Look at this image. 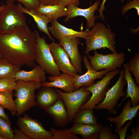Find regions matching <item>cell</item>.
I'll return each instance as SVG.
<instances>
[{
	"label": "cell",
	"instance_id": "6da1fadb",
	"mask_svg": "<svg viewBox=\"0 0 139 139\" xmlns=\"http://www.w3.org/2000/svg\"><path fill=\"white\" fill-rule=\"evenodd\" d=\"M37 42L34 32L27 25L8 33L0 34V54L2 58L21 67L33 68L37 65Z\"/></svg>",
	"mask_w": 139,
	"mask_h": 139
},
{
	"label": "cell",
	"instance_id": "7a4b0ae2",
	"mask_svg": "<svg viewBox=\"0 0 139 139\" xmlns=\"http://www.w3.org/2000/svg\"><path fill=\"white\" fill-rule=\"evenodd\" d=\"M116 34L103 23L98 22L91 29L88 30L84 39L86 46L85 54L87 56L92 50L107 48L113 53L117 52L115 48Z\"/></svg>",
	"mask_w": 139,
	"mask_h": 139
},
{
	"label": "cell",
	"instance_id": "3957f363",
	"mask_svg": "<svg viewBox=\"0 0 139 139\" xmlns=\"http://www.w3.org/2000/svg\"><path fill=\"white\" fill-rule=\"evenodd\" d=\"M41 86V83L37 81H16L14 90V100L17 116H20L31 108L36 105L35 92Z\"/></svg>",
	"mask_w": 139,
	"mask_h": 139
},
{
	"label": "cell",
	"instance_id": "277c9868",
	"mask_svg": "<svg viewBox=\"0 0 139 139\" xmlns=\"http://www.w3.org/2000/svg\"><path fill=\"white\" fill-rule=\"evenodd\" d=\"M23 13L14 2L7 0L0 13V34L10 33L27 25Z\"/></svg>",
	"mask_w": 139,
	"mask_h": 139
},
{
	"label": "cell",
	"instance_id": "5b68a950",
	"mask_svg": "<svg viewBox=\"0 0 139 139\" xmlns=\"http://www.w3.org/2000/svg\"><path fill=\"white\" fill-rule=\"evenodd\" d=\"M34 31L37 42L35 61L47 74L51 76L59 75L60 70L55 62L49 44L45 37H41L37 31L34 29Z\"/></svg>",
	"mask_w": 139,
	"mask_h": 139
},
{
	"label": "cell",
	"instance_id": "8992f818",
	"mask_svg": "<svg viewBox=\"0 0 139 139\" xmlns=\"http://www.w3.org/2000/svg\"><path fill=\"white\" fill-rule=\"evenodd\" d=\"M119 72L118 69L110 71L96 83L89 86H85V90L92 93V95L88 101L81 106L80 109H93L96 105L102 101L109 89L108 86L110 84L111 81Z\"/></svg>",
	"mask_w": 139,
	"mask_h": 139
},
{
	"label": "cell",
	"instance_id": "52a82bcc",
	"mask_svg": "<svg viewBox=\"0 0 139 139\" xmlns=\"http://www.w3.org/2000/svg\"><path fill=\"white\" fill-rule=\"evenodd\" d=\"M87 56L90 60V66L97 71L103 70L109 71H115L117 68L121 67L125 60V54L122 52L103 55L94 50L93 56L89 54Z\"/></svg>",
	"mask_w": 139,
	"mask_h": 139
},
{
	"label": "cell",
	"instance_id": "ba28073f",
	"mask_svg": "<svg viewBox=\"0 0 139 139\" xmlns=\"http://www.w3.org/2000/svg\"><path fill=\"white\" fill-rule=\"evenodd\" d=\"M124 70L120 72L118 79L115 84L108 89L106 93L105 97L100 103L96 105L94 109L97 110L105 109L111 114L116 115L115 107L119 98L124 97L126 93L124 90V87L126 84L123 79Z\"/></svg>",
	"mask_w": 139,
	"mask_h": 139
},
{
	"label": "cell",
	"instance_id": "9c48e42d",
	"mask_svg": "<svg viewBox=\"0 0 139 139\" xmlns=\"http://www.w3.org/2000/svg\"><path fill=\"white\" fill-rule=\"evenodd\" d=\"M84 87V86H83L77 90L68 92H63L57 89L66 108L70 123L73 120L81 106L89 98L91 93L86 91Z\"/></svg>",
	"mask_w": 139,
	"mask_h": 139
},
{
	"label": "cell",
	"instance_id": "30bf717a",
	"mask_svg": "<svg viewBox=\"0 0 139 139\" xmlns=\"http://www.w3.org/2000/svg\"><path fill=\"white\" fill-rule=\"evenodd\" d=\"M16 125L30 139H51L52 134L37 120L26 114L19 116Z\"/></svg>",
	"mask_w": 139,
	"mask_h": 139
},
{
	"label": "cell",
	"instance_id": "8fae6325",
	"mask_svg": "<svg viewBox=\"0 0 139 139\" xmlns=\"http://www.w3.org/2000/svg\"><path fill=\"white\" fill-rule=\"evenodd\" d=\"M50 51L56 64L63 73L75 76L77 73L70 60L69 57L59 43L54 41L49 44Z\"/></svg>",
	"mask_w": 139,
	"mask_h": 139
},
{
	"label": "cell",
	"instance_id": "7c38bea8",
	"mask_svg": "<svg viewBox=\"0 0 139 139\" xmlns=\"http://www.w3.org/2000/svg\"><path fill=\"white\" fill-rule=\"evenodd\" d=\"M100 2L96 1L94 4L86 8H81L75 5L70 4L66 6L67 15L64 19L66 23L71 19L79 16L84 17L87 20L86 30H89L95 24V21L98 18V16L94 15L95 12L98 9Z\"/></svg>",
	"mask_w": 139,
	"mask_h": 139
},
{
	"label": "cell",
	"instance_id": "4fadbf2b",
	"mask_svg": "<svg viewBox=\"0 0 139 139\" xmlns=\"http://www.w3.org/2000/svg\"><path fill=\"white\" fill-rule=\"evenodd\" d=\"M80 38H64L59 40L70 59L72 64L79 75L83 74V61L78 47L81 44Z\"/></svg>",
	"mask_w": 139,
	"mask_h": 139
},
{
	"label": "cell",
	"instance_id": "5bb4252c",
	"mask_svg": "<svg viewBox=\"0 0 139 139\" xmlns=\"http://www.w3.org/2000/svg\"><path fill=\"white\" fill-rule=\"evenodd\" d=\"M83 61L87 71L84 74H77L75 76L74 84L75 90L84 86H87L91 85L94 84V81L95 80L102 78L104 76L110 72L107 70L98 71L93 69L90 66L89 59L85 54L83 55Z\"/></svg>",
	"mask_w": 139,
	"mask_h": 139
},
{
	"label": "cell",
	"instance_id": "9a60e30c",
	"mask_svg": "<svg viewBox=\"0 0 139 139\" xmlns=\"http://www.w3.org/2000/svg\"><path fill=\"white\" fill-rule=\"evenodd\" d=\"M42 86L36 95V105L46 110L61 98L56 88Z\"/></svg>",
	"mask_w": 139,
	"mask_h": 139
},
{
	"label": "cell",
	"instance_id": "2e32d148",
	"mask_svg": "<svg viewBox=\"0 0 139 139\" xmlns=\"http://www.w3.org/2000/svg\"><path fill=\"white\" fill-rule=\"evenodd\" d=\"M75 76L63 73L56 76H49L50 82L45 81L41 83V86L52 87L63 90L65 92L75 91L74 87Z\"/></svg>",
	"mask_w": 139,
	"mask_h": 139
},
{
	"label": "cell",
	"instance_id": "e0dca14e",
	"mask_svg": "<svg viewBox=\"0 0 139 139\" xmlns=\"http://www.w3.org/2000/svg\"><path fill=\"white\" fill-rule=\"evenodd\" d=\"M127 63L124 64V74L123 79L125 80L127 84L126 95L122 100L120 103L116 108V110L123 102L126 99L130 98L132 106L137 105L139 101V87L134 82L131 72L127 67Z\"/></svg>",
	"mask_w": 139,
	"mask_h": 139
},
{
	"label": "cell",
	"instance_id": "ac0fdd59",
	"mask_svg": "<svg viewBox=\"0 0 139 139\" xmlns=\"http://www.w3.org/2000/svg\"><path fill=\"white\" fill-rule=\"evenodd\" d=\"M45 110L57 126L63 127L70 123L68 114L61 99Z\"/></svg>",
	"mask_w": 139,
	"mask_h": 139
},
{
	"label": "cell",
	"instance_id": "d6986e66",
	"mask_svg": "<svg viewBox=\"0 0 139 139\" xmlns=\"http://www.w3.org/2000/svg\"><path fill=\"white\" fill-rule=\"evenodd\" d=\"M51 23V26H48L49 31L58 41L65 38L78 37L84 39L87 31L89 30L78 31L60 24L57 20L54 21Z\"/></svg>",
	"mask_w": 139,
	"mask_h": 139
},
{
	"label": "cell",
	"instance_id": "ffe728a7",
	"mask_svg": "<svg viewBox=\"0 0 139 139\" xmlns=\"http://www.w3.org/2000/svg\"><path fill=\"white\" fill-rule=\"evenodd\" d=\"M103 126L99 123L96 124L74 123L69 129L74 135H80L83 139H99V133Z\"/></svg>",
	"mask_w": 139,
	"mask_h": 139
},
{
	"label": "cell",
	"instance_id": "44dd1931",
	"mask_svg": "<svg viewBox=\"0 0 139 139\" xmlns=\"http://www.w3.org/2000/svg\"><path fill=\"white\" fill-rule=\"evenodd\" d=\"M139 109V105L132 106L130 99H129L124 107L122 111L118 116L115 117H107V119L111 123H113L116 126L114 130L121 129L126 122L132 121L135 118Z\"/></svg>",
	"mask_w": 139,
	"mask_h": 139
},
{
	"label": "cell",
	"instance_id": "7402d4cb",
	"mask_svg": "<svg viewBox=\"0 0 139 139\" xmlns=\"http://www.w3.org/2000/svg\"><path fill=\"white\" fill-rule=\"evenodd\" d=\"M31 70H22L17 72L13 79L16 80L25 81H37L41 83L46 81V73L38 65H36Z\"/></svg>",
	"mask_w": 139,
	"mask_h": 139
},
{
	"label": "cell",
	"instance_id": "603a6c76",
	"mask_svg": "<svg viewBox=\"0 0 139 139\" xmlns=\"http://www.w3.org/2000/svg\"><path fill=\"white\" fill-rule=\"evenodd\" d=\"M34 11L38 13L47 16L50 20L51 22L57 20L59 18L66 17L67 15L66 7L57 4L40 5Z\"/></svg>",
	"mask_w": 139,
	"mask_h": 139
},
{
	"label": "cell",
	"instance_id": "cb8c5ba5",
	"mask_svg": "<svg viewBox=\"0 0 139 139\" xmlns=\"http://www.w3.org/2000/svg\"><path fill=\"white\" fill-rule=\"evenodd\" d=\"M17 6L23 13L28 14L33 18L39 30L45 33L52 41H54V39L51 36L48 30V24L51 22L47 16L38 13L34 11L28 10L20 4H18Z\"/></svg>",
	"mask_w": 139,
	"mask_h": 139
},
{
	"label": "cell",
	"instance_id": "d4e9b609",
	"mask_svg": "<svg viewBox=\"0 0 139 139\" xmlns=\"http://www.w3.org/2000/svg\"><path fill=\"white\" fill-rule=\"evenodd\" d=\"M73 120L74 123L90 124L98 123L97 118L94 116L92 109H80L75 114Z\"/></svg>",
	"mask_w": 139,
	"mask_h": 139
},
{
	"label": "cell",
	"instance_id": "484cf974",
	"mask_svg": "<svg viewBox=\"0 0 139 139\" xmlns=\"http://www.w3.org/2000/svg\"><path fill=\"white\" fill-rule=\"evenodd\" d=\"M21 67L13 64L3 58H0V79H13L15 74L21 70Z\"/></svg>",
	"mask_w": 139,
	"mask_h": 139
},
{
	"label": "cell",
	"instance_id": "4316f807",
	"mask_svg": "<svg viewBox=\"0 0 139 139\" xmlns=\"http://www.w3.org/2000/svg\"><path fill=\"white\" fill-rule=\"evenodd\" d=\"M13 95V91L0 92V105L8 110L12 115L14 116L16 115V108Z\"/></svg>",
	"mask_w": 139,
	"mask_h": 139
},
{
	"label": "cell",
	"instance_id": "83f0119b",
	"mask_svg": "<svg viewBox=\"0 0 139 139\" xmlns=\"http://www.w3.org/2000/svg\"><path fill=\"white\" fill-rule=\"evenodd\" d=\"M129 70L133 74L136 84L139 85V53H136L134 56L131 57L129 62L127 63Z\"/></svg>",
	"mask_w": 139,
	"mask_h": 139
},
{
	"label": "cell",
	"instance_id": "f1b7e54d",
	"mask_svg": "<svg viewBox=\"0 0 139 139\" xmlns=\"http://www.w3.org/2000/svg\"><path fill=\"white\" fill-rule=\"evenodd\" d=\"M52 135L51 139H80L75 135L72 134L69 129H56L53 128L50 131Z\"/></svg>",
	"mask_w": 139,
	"mask_h": 139
},
{
	"label": "cell",
	"instance_id": "f546056e",
	"mask_svg": "<svg viewBox=\"0 0 139 139\" xmlns=\"http://www.w3.org/2000/svg\"><path fill=\"white\" fill-rule=\"evenodd\" d=\"M11 125L5 119L0 116V135L4 139H13L14 134Z\"/></svg>",
	"mask_w": 139,
	"mask_h": 139
},
{
	"label": "cell",
	"instance_id": "4dcf8cb0",
	"mask_svg": "<svg viewBox=\"0 0 139 139\" xmlns=\"http://www.w3.org/2000/svg\"><path fill=\"white\" fill-rule=\"evenodd\" d=\"M16 80L14 79H0V92H11L14 90Z\"/></svg>",
	"mask_w": 139,
	"mask_h": 139
},
{
	"label": "cell",
	"instance_id": "1f68e13d",
	"mask_svg": "<svg viewBox=\"0 0 139 139\" xmlns=\"http://www.w3.org/2000/svg\"><path fill=\"white\" fill-rule=\"evenodd\" d=\"M100 139H117L118 135L112 133L110 127L107 125L103 127L98 133Z\"/></svg>",
	"mask_w": 139,
	"mask_h": 139
},
{
	"label": "cell",
	"instance_id": "d6a6232c",
	"mask_svg": "<svg viewBox=\"0 0 139 139\" xmlns=\"http://www.w3.org/2000/svg\"><path fill=\"white\" fill-rule=\"evenodd\" d=\"M14 2L17 1L22 4L24 7L29 10L35 11L40 5L39 0H7Z\"/></svg>",
	"mask_w": 139,
	"mask_h": 139
},
{
	"label": "cell",
	"instance_id": "836d02e7",
	"mask_svg": "<svg viewBox=\"0 0 139 139\" xmlns=\"http://www.w3.org/2000/svg\"><path fill=\"white\" fill-rule=\"evenodd\" d=\"M134 8L136 10L137 14L139 16V0H133L127 2L122 6L121 12L124 15L130 9Z\"/></svg>",
	"mask_w": 139,
	"mask_h": 139
},
{
	"label": "cell",
	"instance_id": "e575fe53",
	"mask_svg": "<svg viewBox=\"0 0 139 139\" xmlns=\"http://www.w3.org/2000/svg\"><path fill=\"white\" fill-rule=\"evenodd\" d=\"M132 124V121L129 120L123 128L118 130L114 129L113 131L118 134L120 139H125L128 129Z\"/></svg>",
	"mask_w": 139,
	"mask_h": 139
},
{
	"label": "cell",
	"instance_id": "d590c367",
	"mask_svg": "<svg viewBox=\"0 0 139 139\" xmlns=\"http://www.w3.org/2000/svg\"><path fill=\"white\" fill-rule=\"evenodd\" d=\"M80 0H57L56 4L66 7L70 5L73 4L78 6L80 4Z\"/></svg>",
	"mask_w": 139,
	"mask_h": 139
},
{
	"label": "cell",
	"instance_id": "8d00e7d4",
	"mask_svg": "<svg viewBox=\"0 0 139 139\" xmlns=\"http://www.w3.org/2000/svg\"><path fill=\"white\" fill-rule=\"evenodd\" d=\"M13 139H30L20 129L15 128L13 130Z\"/></svg>",
	"mask_w": 139,
	"mask_h": 139
},
{
	"label": "cell",
	"instance_id": "74e56055",
	"mask_svg": "<svg viewBox=\"0 0 139 139\" xmlns=\"http://www.w3.org/2000/svg\"><path fill=\"white\" fill-rule=\"evenodd\" d=\"M132 134L129 135L126 134V137L127 139H138L139 138V125H137L132 128Z\"/></svg>",
	"mask_w": 139,
	"mask_h": 139
},
{
	"label": "cell",
	"instance_id": "f35d334b",
	"mask_svg": "<svg viewBox=\"0 0 139 139\" xmlns=\"http://www.w3.org/2000/svg\"><path fill=\"white\" fill-rule=\"evenodd\" d=\"M106 0H102V2L100 5L99 8L98 10V13H99V16H98V18H101L104 22H105L104 19V16L103 14V11L105 10V3ZM125 0H121V2L123 3Z\"/></svg>",
	"mask_w": 139,
	"mask_h": 139
},
{
	"label": "cell",
	"instance_id": "ab89813d",
	"mask_svg": "<svg viewBox=\"0 0 139 139\" xmlns=\"http://www.w3.org/2000/svg\"><path fill=\"white\" fill-rule=\"evenodd\" d=\"M57 0H39L40 5H54L56 4Z\"/></svg>",
	"mask_w": 139,
	"mask_h": 139
},
{
	"label": "cell",
	"instance_id": "60d3db41",
	"mask_svg": "<svg viewBox=\"0 0 139 139\" xmlns=\"http://www.w3.org/2000/svg\"><path fill=\"white\" fill-rule=\"evenodd\" d=\"M4 109L3 107L0 105V116L4 118L10 124H11L9 116L5 112Z\"/></svg>",
	"mask_w": 139,
	"mask_h": 139
},
{
	"label": "cell",
	"instance_id": "b9f144b4",
	"mask_svg": "<svg viewBox=\"0 0 139 139\" xmlns=\"http://www.w3.org/2000/svg\"><path fill=\"white\" fill-rule=\"evenodd\" d=\"M5 4L2 3L1 6H0V13L4 8Z\"/></svg>",
	"mask_w": 139,
	"mask_h": 139
},
{
	"label": "cell",
	"instance_id": "7bdbcfd3",
	"mask_svg": "<svg viewBox=\"0 0 139 139\" xmlns=\"http://www.w3.org/2000/svg\"><path fill=\"white\" fill-rule=\"evenodd\" d=\"M0 139H4V138L2 136L0 135Z\"/></svg>",
	"mask_w": 139,
	"mask_h": 139
},
{
	"label": "cell",
	"instance_id": "ee69618b",
	"mask_svg": "<svg viewBox=\"0 0 139 139\" xmlns=\"http://www.w3.org/2000/svg\"><path fill=\"white\" fill-rule=\"evenodd\" d=\"M2 58V56H1V54H0V58Z\"/></svg>",
	"mask_w": 139,
	"mask_h": 139
}]
</instances>
